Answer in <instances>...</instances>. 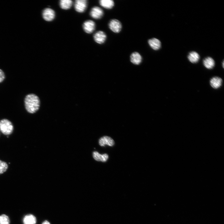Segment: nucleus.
<instances>
[{"mask_svg": "<svg viewBox=\"0 0 224 224\" xmlns=\"http://www.w3.org/2000/svg\"><path fill=\"white\" fill-rule=\"evenodd\" d=\"M25 105L27 112L31 114L36 112L40 106V101L38 97L34 94H29L25 99Z\"/></svg>", "mask_w": 224, "mask_h": 224, "instance_id": "1", "label": "nucleus"}, {"mask_svg": "<svg viewBox=\"0 0 224 224\" xmlns=\"http://www.w3.org/2000/svg\"><path fill=\"white\" fill-rule=\"evenodd\" d=\"M13 131V125L9 120L4 119L0 121V131L3 134L9 135L12 133Z\"/></svg>", "mask_w": 224, "mask_h": 224, "instance_id": "2", "label": "nucleus"}, {"mask_svg": "<svg viewBox=\"0 0 224 224\" xmlns=\"http://www.w3.org/2000/svg\"><path fill=\"white\" fill-rule=\"evenodd\" d=\"M88 5L86 0H76L75 3V8L77 12L82 13L86 10Z\"/></svg>", "mask_w": 224, "mask_h": 224, "instance_id": "3", "label": "nucleus"}, {"mask_svg": "<svg viewBox=\"0 0 224 224\" xmlns=\"http://www.w3.org/2000/svg\"><path fill=\"white\" fill-rule=\"evenodd\" d=\"M109 25L111 30L115 33H119L122 29V26L121 23L119 20L116 19H113L111 20Z\"/></svg>", "mask_w": 224, "mask_h": 224, "instance_id": "4", "label": "nucleus"}, {"mask_svg": "<svg viewBox=\"0 0 224 224\" xmlns=\"http://www.w3.org/2000/svg\"><path fill=\"white\" fill-rule=\"evenodd\" d=\"M55 11L50 8L45 9L43 11L42 17L45 21L51 22L53 21L55 17Z\"/></svg>", "mask_w": 224, "mask_h": 224, "instance_id": "5", "label": "nucleus"}, {"mask_svg": "<svg viewBox=\"0 0 224 224\" xmlns=\"http://www.w3.org/2000/svg\"><path fill=\"white\" fill-rule=\"evenodd\" d=\"M82 27L85 32L88 34H91L95 30V23L91 20H87L84 23Z\"/></svg>", "mask_w": 224, "mask_h": 224, "instance_id": "6", "label": "nucleus"}, {"mask_svg": "<svg viewBox=\"0 0 224 224\" xmlns=\"http://www.w3.org/2000/svg\"><path fill=\"white\" fill-rule=\"evenodd\" d=\"M90 15L94 19H99L101 18L103 15L104 12L102 8L95 6L93 7L90 12Z\"/></svg>", "mask_w": 224, "mask_h": 224, "instance_id": "7", "label": "nucleus"}, {"mask_svg": "<svg viewBox=\"0 0 224 224\" xmlns=\"http://www.w3.org/2000/svg\"><path fill=\"white\" fill-rule=\"evenodd\" d=\"M107 35L102 31H99L96 32L93 36V38L97 43L101 44L105 42L107 39Z\"/></svg>", "mask_w": 224, "mask_h": 224, "instance_id": "8", "label": "nucleus"}, {"mask_svg": "<svg viewBox=\"0 0 224 224\" xmlns=\"http://www.w3.org/2000/svg\"><path fill=\"white\" fill-rule=\"evenodd\" d=\"M115 144L114 140L110 137L105 136L101 138L99 140V145L101 146L105 145L112 146Z\"/></svg>", "mask_w": 224, "mask_h": 224, "instance_id": "9", "label": "nucleus"}, {"mask_svg": "<svg viewBox=\"0 0 224 224\" xmlns=\"http://www.w3.org/2000/svg\"><path fill=\"white\" fill-rule=\"evenodd\" d=\"M149 45L153 50H158L161 47V43L159 40L156 38H152L149 40Z\"/></svg>", "mask_w": 224, "mask_h": 224, "instance_id": "10", "label": "nucleus"}, {"mask_svg": "<svg viewBox=\"0 0 224 224\" xmlns=\"http://www.w3.org/2000/svg\"><path fill=\"white\" fill-rule=\"evenodd\" d=\"M130 60L132 63L135 65H139L142 61V57L138 52H134L131 55Z\"/></svg>", "mask_w": 224, "mask_h": 224, "instance_id": "11", "label": "nucleus"}, {"mask_svg": "<svg viewBox=\"0 0 224 224\" xmlns=\"http://www.w3.org/2000/svg\"><path fill=\"white\" fill-rule=\"evenodd\" d=\"M222 79L218 77H214L210 80V84L211 87L215 89H218L222 85Z\"/></svg>", "mask_w": 224, "mask_h": 224, "instance_id": "12", "label": "nucleus"}, {"mask_svg": "<svg viewBox=\"0 0 224 224\" xmlns=\"http://www.w3.org/2000/svg\"><path fill=\"white\" fill-rule=\"evenodd\" d=\"M93 156L94 159L98 161L105 162L109 158V156L107 154L101 155L97 152H94L93 153Z\"/></svg>", "mask_w": 224, "mask_h": 224, "instance_id": "13", "label": "nucleus"}, {"mask_svg": "<svg viewBox=\"0 0 224 224\" xmlns=\"http://www.w3.org/2000/svg\"><path fill=\"white\" fill-rule=\"evenodd\" d=\"M23 224H36L37 219L32 214L26 215L23 220Z\"/></svg>", "mask_w": 224, "mask_h": 224, "instance_id": "14", "label": "nucleus"}, {"mask_svg": "<svg viewBox=\"0 0 224 224\" xmlns=\"http://www.w3.org/2000/svg\"><path fill=\"white\" fill-rule=\"evenodd\" d=\"M204 66L207 69H213L215 65V62L213 59L210 57H208L203 60Z\"/></svg>", "mask_w": 224, "mask_h": 224, "instance_id": "15", "label": "nucleus"}, {"mask_svg": "<svg viewBox=\"0 0 224 224\" xmlns=\"http://www.w3.org/2000/svg\"><path fill=\"white\" fill-rule=\"evenodd\" d=\"M100 5L103 7L107 9H111L114 6V2L112 0H100Z\"/></svg>", "mask_w": 224, "mask_h": 224, "instance_id": "16", "label": "nucleus"}, {"mask_svg": "<svg viewBox=\"0 0 224 224\" xmlns=\"http://www.w3.org/2000/svg\"><path fill=\"white\" fill-rule=\"evenodd\" d=\"M189 60L193 63H197L199 60V55L196 52H192L189 53L188 56Z\"/></svg>", "mask_w": 224, "mask_h": 224, "instance_id": "17", "label": "nucleus"}, {"mask_svg": "<svg viewBox=\"0 0 224 224\" xmlns=\"http://www.w3.org/2000/svg\"><path fill=\"white\" fill-rule=\"evenodd\" d=\"M61 8L64 10L70 9L72 6L73 2L71 0H62L60 2Z\"/></svg>", "mask_w": 224, "mask_h": 224, "instance_id": "18", "label": "nucleus"}, {"mask_svg": "<svg viewBox=\"0 0 224 224\" xmlns=\"http://www.w3.org/2000/svg\"><path fill=\"white\" fill-rule=\"evenodd\" d=\"M8 168V164L4 161L0 160V175L5 172Z\"/></svg>", "mask_w": 224, "mask_h": 224, "instance_id": "19", "label": "nucleus"}, {"mask_svg": "<svg viewBox=\"0 0 224 224\" xmlns=\"http://www.w3.org/2000/svg\"><path fill=\"white\" fill-rule=\"evenodd\" d=\"M10 221L8 216L5 215L0 216V224H10Z\"/></svg>", "mask_w": 224, "mask_h": 224, "instance_id": "20", "label": "nucleus"}, {"mask_svg": "<svg viewBox=\"0 0 224 224\" xmlns=\"http://www.w3.org/2000/svg\"><path fill=\"white\" fill-rule=\"evenodd\" d=\"M5 78V73L2 70L0 69V83L2 82Z\"/></svg>", "mask_w": 224, "mask_h": 224, "instance_id": "21", "label": "nucleus"}, {"mask_svg": "<svg viewBox=\"0 0 224 224\" xmlns=\"http://www.w3.org/2000/svg\"><path fill=\"white\" fill-rule=\"evenodd\" d=\"M42 224H51L48 221H44Z\"/></svg>", "mask_w": 224, "mask_h": 224, "instance_id": "22", "label": "nucleus"}]
</instances>
